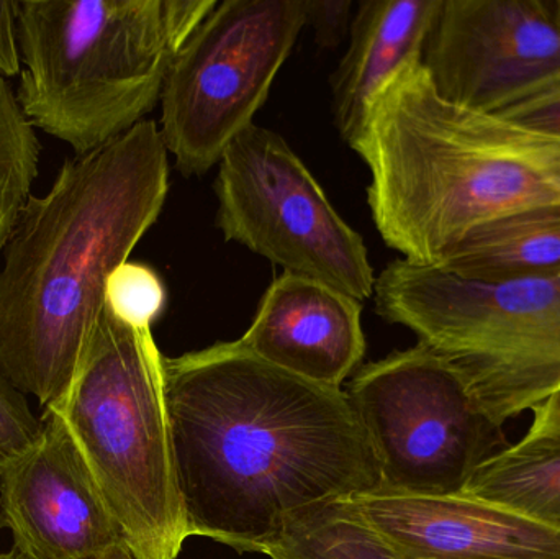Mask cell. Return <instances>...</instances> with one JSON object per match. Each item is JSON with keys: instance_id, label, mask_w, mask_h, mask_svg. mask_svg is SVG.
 Returning <instances> with one entry per match:
<instances>
[{"instance_id": "277c9868", "label": "cell", "mask_w": 560, "mask_h": 559, "mask_svg": "<svg viewBox=\"0 0 560 559\" xmlns=\"http://www.w3.org/2000/svg\"><path fill=\"white\" fill-rule=\"evenodd\" d=\"M217 0H19L20 110L84 156L148 120Z\"/></svg>"}, {"instance_id": "603a6c76", "label": "cell", "mask_w": 560, "mask_h": 559, "mask_svg": "<svg viewBox=\"0 0 560 559\" xmlns=\"http://www.w3.org/2000/svg\"><path fill=\"white\" fill-rule=\"evenodd\" d=\"M20 72L19 0H0V75L12 79Z\"/></svg>"}, {"instance_id": "4316f807", "label": "cell", "mask_w": 560, "mask_h": 559, "mask_svg": "<svg viewBox=\"0 0 560 559\" xmlns=\"http://www.w3.org/2000/svg\"><path fill=\"white\" fill-rule=\"evenodd\" d=\"M0 559H19V558H16V555L13 554L12 550H10V551H0Z\"/></svg>"}, {"instance_id": "8fae6325", "label": "cell", "mask_w": 560, "mask_h": 559, "mask_svg": "<svg viewBox=\"0 0 560 559\" xmlns=\"http://www.w3.org/2000/svg\"><path fill=\"white\" fill-rule=\"evenodd\" d=\"M39 420L36 442L0 465V531L19 559L101 558L120 528L62 417Z\"/></svg>"}, {"instance_id": "83f0119b", "label": "cell", "mask_w": 560, "mask_h": 559, "mask_svg": "<svg viewBox=\"0 0 560 559\" xmlns=\"http://www.w3.org/2000/svg\"><path fill=\"white\" fill-rule=\"evenodd\" d=\"M556 84H558V82H556Z\"/></svg>"}, {"instance_id": "9c48e42d", "label": "cell", "mask_w": 560, "mask_h": 559, "mask_svg": "<svg viewBox=\"0 0 560 559\" xmlns=\"http://www.w3.org/2000/svg\"><path fill=\"white\" fill-rule=\"evenodd\" d=\"M346 393L387 491L463 494L502 440L453 363L423 343L361 368Z\"/></svg>"}, {"instance_id": "30bf717a", "label": "cell", "mask_w": 560, "mask_h": 559, "mask_svg": "<svg viewBox=\"0 0 560 559\" xmlns=\"http://www.w3.org/2000/svg\"><path fill=\"white\" fill-rule=\"evenodd\" d=\"M421 65L447 101L499 114L560 82V0H440Z\"/></svg>"}, {"instance_id": "d4e9b609", "label": "cell", "mask_w": 560, "mask_h": 559, "mask_svg": "<svg viewBox=\"0 0 560 559\" xmlns=\"http://www.w3.org/2000/svg\"><path fill=\"white\" fill-rule=\"evenodd\" d=\"M528 436H559L560 439V391L552 394L541 406L533 409Z\"/></svg>"}, {"instance_id": "ffe728a7", "label": "cell", "mask_w": 560, "mask_h": 559, "mask_svg": "<svg viewBox=\"0 0 560 559\" xmlns=\"http://www.w3.org/2000/svg\"><path fill=\"white\" fill-rule=\"evenodd\" d=\"M42 432V420L33 416L22 391L0 370V465L26 452Z\"/></svg>"}, {"instance_id": "484cf974", "label": "cell", "mask_w": 560, "mask_h": 559, "mask_svg": "<svg viewBox=\"0 0 560 559\" xmlns=\"http://www.w3.org/2000/svg\"><path fill=\"white\" fill-rule=\"evenodd\" d=\"M97 559H137V557L131 554L127 545L118 544L117 547L112 548V550H108L107 554L102 555V557Z\"/></svg>"}, {"instance_id": "ac0fdd59", "label": "cell", "mask_w": 560, "mask_h": 559, "mask_svg": "<svg viewBox=\"0 0 560 559\" xmlns=\"http://www.w3.org/2000/svg\"><path fill=\"white\" fill-rule=\"evenodd\" d=\"M167 292L161 276L143 263L118 266L105 288V307L133 327H153L166 307Z\"/></svg>"}, {"instance_id": "8992f818", "label": "cell", "mask_w": 560, "mask_h": 559, "mask_svg": "<svg viewBox=\"0 0 560 559\" xmlns=\"http://www.w3.org/2000/svg\"><path fill=\"white\" fill-rule=\"evenodd\" d=\"M375 311L446 357L502 430L560 391V275L474 282L407 259L375 278Z\"/></svg>"}, {"instance_id": "7a4b0ae2", "label": "cell", "mask_w": 560, "mask_h": 559, "mask_svg": "<svg viewBox=\"0 0 560 559\" xmlns=\"http://www.w3.org/2000/svg\"><path fill=\"white\" fill-rule=\"evenodd\" d=\"M167 156L156 121H141L66 161L16 219L0 271V370L43 409L74 383L108 278L163 212Z\"/></svg>"}, {"instance_id": "ba28073f", "label": "cell", "mask_w": 560, "mask_h": 559, "mask_svg": "<svg viewBox=\"0 0 560 559\" xmlns=\"http://www.w3.org/2000/svg\"><path fill=\"white\" fill-rule=\"evenodd\" d=\"M217 225L229 242L364 302L375 276L364 240L336 212L280 135L253 124L217 164Z\"/></svg>"}, {"instance_id": "52a82bcc", "label": "cell", "mask_w": 560, "mask_h": 559, "mask_svg": "<svg viewBox=\"0 0 560 559\" xmlns=\"http://www.w3.org/2000/svg\"><path fill=\"white\" fill-rule=\"evenodd\" d=\"M306 26V0H223L184 43L161 94V137L183 176H202L268 98Z\"/></svg>"}, {"instance_id": "d6986e66", "label": "cell", "mask_w": 560, "mask_h": 559, "mask_svg": "<svg viewBox=\"0 0 560 559\" xmlns=\"http://www.w3.org/2000/svg\"><path fill=\"white\" fill-rule=\"evenodd\" d=\"M39 141L20 110L16 95L0 75V180L38 176Z\"/></svg>"}, {"instance_id": "7402d4cb", "label": "cell", "mask_w": 560, "mask_h": 559, "mask_svg": "<svg viewBox=\"0 0 560 559\" xmlns=\"http://www.w3.org/2000/svg\"><path fill=\"white\" fill-rule=\"evenodd\" d=\"M351 0H306V26L315 32L316 43L332 48L351 28Z\"/></svg>"}, {"instance_id": "5b68a950", "label": "cell", "mask_w": 560, "mask_h": 559, "mask_svg": "<svg viewBox=\"0 0 560 559\" xmlns=\"http://www.w3.org/2000/svg\"><path fill=\"white\" fill-rule=\"evenodd\" d=\"M55 410L71 430L137 559H177L192 537L174 456L166 358L151 327L107 307L84 363Z\"/></svg>"}, {"instance_id": "e0dca14e", "label": "cell", "mask_w": 560, "mask_h": 559, "mask_svg": "<svg viewBox=\"0 0 560 559\" xmlns=\"http://www.w3.org/2000/svg\"><path fill=\"white\" fill-rule=\"evenodd\" d=\"M262 554L272 559H404L345 498L310 505L287 517Z\"/></svg>"}, {"instance_id": "5bb4252c", "label": "cell", "mask_w": 560, "mask_h": 559, "mask_svg": "<svg viewBox=\"0 0 560 559\" xmlns=\"http://www.w3.org/2000/svg\"><path fill=\"white\" fill-rule=\"evenodd\" d=\"M440 0H368L349 28V46L331 78L332 120L354 148L369 105L405 66L421 61Z\"/></svg>"}, {"instance_id": "7c38bea8", "label": "cell", "mask_w": 560, "mask_h": 559, "mask_svg": "<svg viewBox=\"0 0 560 559\" xmlns=\"http://www.w3.org/2000/svg\"><path fill=\"white\" fill-rule=\"evenodd\" d=\"M404 559H560V528L467 494L345 498Z\"/></svg>"}, {"instance_id": "6da1fadb", "label": "cell", "mask_w": 560, "mask_h": 559, "mask_svg": "<svg viewBox=\"0 0 560 559\" xmlns=\"http://www.w3.org/2000/svg\"><path fill=\"white\" fill-rule=\"evenodd\" d=\"M174 456L192 537L262 554L287 517L381 488L348 393L240 340L166 358Z\"/></svg>"}, {"instance_id": "cb8c5ba5", "label": "cell", "mask_w": 560, "mask_h": 559, "mask_svg": "<svg viewBox=\"0 0 560 559\" xmlns=\"http://www.w3.org/2000/svg\"><path fill=\"white\" fill-rule=\"evenodd\" d=\"M35 179L36 177L22 176L0 180V252L5 248L16 219L32 196V184Z\"/></svg>"}, {"instance_id": "9a60e30c", "label": "cell", "mask_w": 560, "mask_h": 559, "mask_svg": "<svg viewBox=\"0 0 560 559\" xmlns=\"http://www.w3.org/2000/svg\"><path fill=\"white\" fill-rule=\"evenodd\" d=\"M436 268L474 282L560 275V202L525 207L476 226Z\"/></svg>"}, {"instance_id": "44dd1931", "label": "cell", "mask_w": 560, "mask_h": 559, "mask_svg": "<svg viewBox=\"0 0 560 559\" xmlns=\"http://www.w3.org/2000/svg\"><path fill=\"white\" fill-rule=\"evenodd\" d=\"M497 115L529 130L560 137V82L510 105Z\"/></svg>"}, {"instance_id": "3957f363", "label": "cell", "mask_w": 560, "mask_h": 559, "mask_svg": "<svg viewBox=\"0 0 560 559\" xmlns=\"http://www.w3.org/2000/svg\"><path fill=\"white\" fill-rule=\"evenodd\" d=\"M352 150L378 233L413 265L436 268L476 226L560 202V137L447 101L421 61L382 85Z\"/></svg>"}, {"instance_id": "4fadbf2b", "label": "cell", "mask_w": 560, "mask_h": 559, "mask_svg": "<svg viewBox=\"0 0 560 559\" xmlns=\"http://www.w3.org/2000/svg\"><path fill=\"white\" fill-rule=\"evenodd\" d=\"M362 302L315 279L283 272L262 295L240 343L285 373L341 389L361 363Z\"/></svg>"}, {"instance_id": "2e32d148", "label": "cell", "mask_w": 560, "mask_h": 559, "mask_svg": "<svg viewBox=\"0 0 560 559\" xmlns=\"http://www.w3.org/2000/svg\"><path fill=\"white\" fill-rule=\"evenodd\" d=\"M463 494L560 528V439L523 436L492 453L470 476Z\"/></svg>"}]
</instances>
